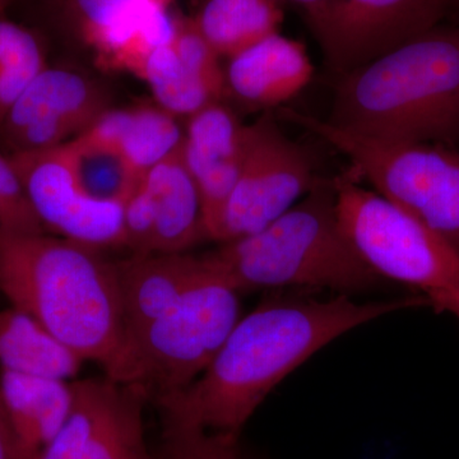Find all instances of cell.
I'll return each mask as SVG.
<instances>
[{
  "label": "cell",
  "mask_w": 459,
  "mask_h": 459,
  "mask_svg": "<svg viewBox=\"0 0 459 459\" xmlns=\"http://www.w3.org/2000/svg\"><path fill=\"white\" fill-rule=\"evenodd\" d=\"M429 304L428 298L358 303L349 295L267 299L238 319L202 376L156 400L212 431L240 435L262 402L291 371L332 341L365 323Z\"/></svg>",
  "instance_id": "6da1fadb"
},
{
  "label": "cell",
  "mask_w": 459,
  "mask_h": 459,
  "mask_svg": "<svg viewBox=\"0 0 459 459\" xmlns=\"http://www.w3.org/2000/svg\"><path fill=\"white\" fill-rule=\"evenodd\" d=\"M56 235L0 232V294L120 382L126 325L115 262Z\"/></svg>",
  "instance_id": "7a4b0ae2"
},
{
  "label": "cell",
  "mask_w": 459,
  "mask_h": 459,
  "mask_svg": "<svg viewBox=\"0 0 459 459\" xmlns=\"http://www.w3.org/2000/svg\"><path fill=\"white\" fill-rule=\"evenodd\" d=\"M346 131L430 142L459 131V25H440L343 74L331 119Z\"/></svg>",
  "instance_id": "3957f363"
},
{
  "label": "cell",
  "mask_w": 459,
  "mask_h": 459,
  "mask_svg": "<svg viewBox=\"0 0 459 459\" xmlns=\"http://www.w3.org/2000/svg\"><path fill=\"white\" fill-rule=\"evenodd\" d=\"M214 270L241 292L296 289L350 295L380 279L362 263L338 222L334 181L312 189L256 234L205 253Z\"/></svg>",
  "instance_id": "277c9868"
},
{
  "label": "cell",
  "mask_w": 459,
  "mask_h": 459,
  "mask_svg": "<svg viewBox=\"0 0 459 459\" xmlns=\"http://www.w3.org/2000/svg\"><path fill=\"white\" fill-rule=\"evenodd\" d=\"M208 270L168 312L126 334L120 382L150 400L188 388L240 319L238 292L205 258Z\"/></svg>",
  "instance_id": "5b68a950"
},
{
  "label": "cell",
  "mask_w": 459,
  "mask_h": 459,
  "mask_svg": "<svg viewBox=\"0 0 459 459\" xmlns=\"http://www.w3.org/2000/svg\"><path fill=\"white\" fill-rule=\"evenodd\" d=\"M282 117L340 151L377 193L459 255V153L429 142L368 137L299 111Z\"/></svg>",
  "instance_id": "8992f818"
},
{
  "label": "cell",
  "mask_w": 459,
  "mask_h": 459,
  "mask_svg": "<svg viewBox=\"0 0 459 459\" xmlns=\"http://www.w3.org/2000/svg\"><path fill=\"white\" fill-rule=\"evenodd\" d=\"M334 189L344 238L379 279L416 287L427 296L459 286V255L442 238L351 178H337Z\"/></svg>",
  "instance_id": "52a82bcc"
},
{
  "label": "cell",
  "mask_w": 459,
  "mask_h": 459,
  "mask_svg": "<svg viewBox=\"0 0 459 459\" xmlns=\"http://www.w3.org/2000/svg\"><path fill=\"white\" fill-rule=\"evenodd\" d=\"M316 183L303 148L268 117L247 126L246 153L223 212L219 243L256 234L287 212Z\"/></svg>",
  "instance_id": "ba28073f"
},
{
  "label": "cell",
  "mask_w": 459,
  "mask_h": 459,
  "mask_svg": "<svg viewBox=\"0 0 459 459\" xmlns=\"http://www.w3.org/2000/svg\"><path fill=\"white\" fill-rule=\"evenodd\" d=\"M459 0H325L307 11L329 65L344 74L443 25Z\"/></svg>",
  "instance_id": "9c48e42d"
},
{
  "label": "cell",
  "mask_w": 459,
  "mask_h": 459,
  "mask_svg": "<svg viewBox=\"0 0 459 459\" xmlns=\"http://www.w3.org/2000/svg\"><path fill=\"white\" fill-rule=\"evenodd\" d=\"M71 385L68 419L36 459H159L148 448L143 389L108 376Z\"/></svg>",
  "instance_id": "30bf717a"
},
{
  "label": "cell",
  "mask_w": 459,
  "mask_h": 459,
  "mask_svg": "<svg viewBox=\"0 0 459 459\" xmlns=\"http://www.w3.org/2000/svg\"><path fill=\"white\" fill-rule=\"evenodd\" d=\"M8 157L48 232L100 250L126 247L124 204L84 192L65 144Z\"/></svg>",
  "instance_id": "8fae6325"
},
{
  "label": "cell",
  "mask_w": 459,
  "mask_h": 459,
  "mask_svg": "<svg viewBox=\"0 0 459 459\" xmlns=\"http://www.w3.org/2000/svg\"><path fill=\"white\" fill-rule=\"evenodd\" d=\"M110 108V95L98 81L74 69L47 66L3 120L0 142L9 155L62 146Z\"/></svg>",
  "instance_id": "7c38bea8"
},
{
  "label": "cell",
  "mask_w": 459,
  "mask_h": 459,
  "mask_svg": "<svg viewBox=\"0 0 459 459\" xmlns=\"http://www.w3.org/2000/svg\"><path fill=\"white\" fill-rule=\"evenodd\" d=\"M183 144L148 170L124 204L126 246L132 253H186L207 238Z\"/></svg>",
  "instance_id": "4fadbf2b"
},
{
  "label": "cell",
  "mask_w": 459,
  "mask_h": 459,
  "mask_svg": "<svg viewBox=\"0 0 459 459\" xmlns=\"http://www.w3.org/2000/svg\"><path fill=\"white\" fill-rule=\"evenodd\" d=\"M72 7L98 65L138 78L151 53L170 44L179 25L170 0H72Z\"/></svg>",
  "instance_id": "5bb4252c"
},
{
  "label": "cell",
  "mask_w": 459,
  "mask_h": 459,
  "mask_svg": "<svg viewBox=\"0 0 459 459\" xmlns=\"http://www.w3.org/2000/svg\"><path fill=\"white\" fill-rule=\"evenodd\" d=\"M247 126L221 102L189 117L183 152L202 205L205 238L219 241L223 212L237 184Z\"/></svg>",
  "instance_id": "9a60e30c"
},
{
  "label": "cell",
  "mask_w": 459,
  "mask_h": 459,
  "mask_svg": "<svg viewBox=\"0 0 459 459\" xmlns=\"http://www.w3.org/2000/svg\"><path fill=\"white\" fill-rule=\"evenodd\" d=\"M219 59L195 22H179L174 40L148 56L141 80L157 105L175 117H192L221 102L226 78Z\"/></svg>",
  "instance_id": "2e32d148"
},
{
  "label": "cell",
  "mask_w": 459,
  "mask_h": 459,
  "mask_svg": "<svg viewBox=\"0 0 459 459\" xmlns=\"http://www.w3.org/2000/svg\"><path fill=\"white\" fill-rule=\"evenodd\" d=\"M115 267L126 336L168 312L208 270L204 255L188 252L132 255Z\"/></svg>",
  "instance_id": "e0dca14e"
},
{
  "label": "cell",
  "mask_w": 459,
  "mask_h": 459,
  "mask_svg": "<svg viewBox=\"0 0 459 459\" xmlns=\"http://www.w3.org/2000/svg\"><path fill=\"white\" fill-rule=\"evenodd\" d=\"M313 74L303 45L276 32L230 57L226 89L250 107H279L300 93Z\"/></svg>",
  "instance_id": "ac0fdd59"
},
{
  "label": "cell",
  "mask_w": 459,
  "mask_h": 459,
  "mask_svg": "<svg viewBox=\"0 0 459 459\" xmlns=\"http://www.w3.org/2000/svg\"><path fill=\"white\" fill-rule=\"evenodd\" d=\"M82 137L117 151L143 177L181 147L186 132L177 117L157 104L108 108Z\"/></svg>",
  "instance_id": "d6986e66"
},
{
  "label": "cell",
  "mask_w": 459,
  "mask_h": 459,
  "mask_svg": "<svg viewBox=\"0 0 459 459\" xmlns=\"http://www.w3.org/2000/svg\"><path fill=\"white\" fill-rule=\"evenodd\" d=\"M0 391L9 424L29 459H36L68 419L71 383L0 369Z\"/></svg>",
  "instance_id": "ffe728a7"
},
{
  "label": "cell",
  "mask_w": 459,
  "mask_h": 459,
  "mask_svg": "<svg viewBox=\"0 0 459 459\" xmlns=\"http://www.w3.org/2000/svg\"><path fill=\"white\" fill-rule=\"evenodd\" d=\"M83 359L16 307L0 309V369L51 379H74Z\"/></svg>",
  "instance_id": "44dd1931"
},
{
  "label": "cell",
  "mask_w": 459,
  "mask_h": 459,
  "mask_svg": "<svg viewBox=\"0 0 459 459\" xmlns=\"http://www.w3.org/2000/svg\"><path fill=\"white\" fill-rule=\"evenodd\" d=\"M273 0H208L195 26L220 56L232 57L277 32Z\"/></svg>",
  "instance_id": "7402d4cb"
},
{
  "label": "cell",
  "mask_w": 459,
  "mask_h": 459,
  "mask_svg": "<svg viewBox=\"0 0 459 459\" xmlns=\"http://www.w3.org/2000/svg\"><path fill=\"white\" fill-rule=\"evenodd\" d=\"M65 146L78 183L96 201L124 204L143 178L117 151L82 135Z\"/></svg>",
  "instance_id": "603a6c76"
},
{
  "label": "cell",
  "mask_w": 459,
  "mask_h": 459,
  "mask_svg": "<svg viewBox=\"0 0 459 459\" xmlns=\"http://www.w3.org/2000/svg\"><path fill=\"white\" fill-rule=\"evenodd\" d=\"M47 66L44 49L32 32L11 21L0 20V126Z\"/></svg>",
  "instance_id": "cb8c5ba5"
},
{
  "label": "cell",
  "mask_w": 459,
  "mask_h": 459,
  "mask_svg": "<svg viewBox=\"0 0 459 459\" xmlns=\"http://www.w3.org/2000/svg\"><path fill=\"white\" fill-rule=\"evenodd\" d=\"M161 412L159 459H244L238 434L208 430L180 413Z\"/></svg>",
  "instance_id": "d4e9b609"
},
{
  "label": "cell",
  "mask_w": 459,
  "mask_h": 459,
  "mask_svg": "<svg viewBox=\"0 0 459 459\" xmlns=\"http://www.w3.org/2000/svg\"><path fill=\"white\" fill-rule=\"evenodd\" d=\"M0 232L12 235L48 232L33 211L11 160L3 155H0Z\"/></svg>",
  "instance_id": "484cf974"
},
{
  "label": "cell",
  "mask_w": 459,
  "mask_h": 459,
  "mask_svg": "<svg viewBox=\"0 0 459 459\" xmlns=\"http://www.w3.org/2000/svg\"><path fill=\"white\" fill-rule=\"evenodd\" d=\"M0 459H29L21 448L13 429L9 424L2 391H0Z\"/></svg>",
  "instance_id": "4316f807"
},
{
  "label": "cell",
  "mask_w": 459,
  "mask_h": 459,
  "mask_svg": "<svg viewBox=\"0 0 459 459\" xmlns=\"http://www.w3.org/2000/svg\"><path fill=\"white\" fill-rule=\"evenodd\" d=\"M429 303L434 307L437 312H448L455 314L459 318V286L449 287V289L440 290L427 296Z\"/></svg>",
  "instance_id": "83f0119b"
},
{
  "label": "cell",
  "mask_w": 459,
  "mask_h": 459,
  "mask_svg": "<svg viewBox=\"0 0 459 459\" xmlns=\"http://www.w3.org/2000/svg\"><path fill=\"white\" fill-rule=\"evenodd\" d=\"M295 2L300 3V4L307 7V11H310V9L318 7L320 3L325 2V0H295Z\"/></svg>",
  "instance_id": "f1b7e54d"
},
{
  "label": "cell",
  "mask_w": 459,
  "mask_h": 459,
  "mask_svg": "<svg viewBox=\"0 0 459 459\" xmlns=\"http://www.w3.org/2000/svg\"><path fill=\"white\" fill-rule=\"evenodd\" d=\"M8 0H0V12L3 11V8L5 7V4H7Z\"/></svg>",
  "instance_id": "f546056e"
}]
</instances>
